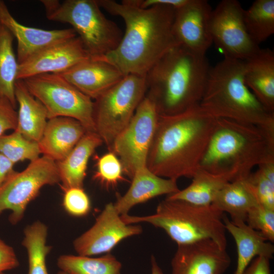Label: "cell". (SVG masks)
Listing matches in <instances>:
<instances>
[{
    "instance_id": "6da1fadb",
    "label": "cell",
    "mask_w": 274,
    "mask_h": 274,
    "mask_svg": "<svg viewBox=\"0 0 274 274\" xmlns=\"http://www.w3.org/2000/svg\"><path fill=\"white\" fill-rule=\"evenodd\" d=\"M99 7L122 18L125 30L118 46L100 59L124 75L145 76L166 52L179 45L173 31L176 9L155 6L147 9L133 0H97Z\"/></svg>"
},
{
    "instance_id": "7a4b0ae2",
    "label": "cell",
    "mask_w": 274,
    "mask_h": 274,
    "mask_svg": "<svg viewBox=\"0 0 274 274\" xmlns=\"http://www.w3.org/2000/svg\"><path fill=\"white\" fill-rule=\"evenodd\" d=\"M217 119L199 105L173 115L159 114L147 167L165 178H192L199 168Z\"/></svg>"
},
{
    "instance_id": "3957f363",
    "label": "cell",
    "mask_w": 274,
    "mask_h": 274,
    "mask_svg": "<svg viewBox=\"0 0 274 274\" xmlns=\"http://www.w3.org/2000/svg\"><path fill=\"white\" fill-rule=\"evenodd\" d=\"M206 54L177 45L166 52L145 75V96L161 115H173L199 104L210 69Z\"/></svg>"
},
{
    "instance_id": "277c9868",
    "label": "cell",
    "mask_w": 274,
    "mask_h": 274,
    "mask_svg": "<svg viewBox=\"0 0 274 274\" xmlns=\"http://www.w3.org/2000/svg\"><path fill=\"white\" fill-rule=\"evenodd\" d=\"M274 161V134L250 124L218 118L199 168L246 178L255 167Z\"/></svg>"
},
{
    "instance_id": "5b68a950",
    "label": "cell",
    "mask_w": 274,
    "mask_h": 274,
    "mask_svg": "<svg viewBox=\"0 0 274 274\" xmlns=\"http://www.w3.org/2000/svg\"><path fill=\"white\" fill-rule=\"evenodd\" d=\"M244 60L224 58L210 67L199 106L216 118L257 126L274 134V113L246 85Z\"/></svg>"
},
{
    "instance_id": "8992f818",
    "label": "cell",
    "mask_w": 274,
    "mask_h": 274,
    "mask_svg": "<svg viewBox=\"0 0 274 274\" xmlns=\"http://www.w3.org/2000/svg\"><path fill=\"white\" fill-rule=\"evenodd\" d=\"M127 224L145 222L163 230L178 246L210 239L226 249L223 213L212 204L201 206L165 198L146 216L121 215Z\"/></svg>"
},
{
    "instance_id": "52a82bcc",
    "label": "cell",
    "mask_w": 274,
    "mask_h": 274,
    "mask_svg": "<svg viewBox=\"0 0 274 274\" xmlns=\"http://www.w3.org/2000/svg\"><path fill=\"white\" fill-rule=\"evenodd\" d=\"M41 2L48 20L72 26L91 58H101L120 43L123 36L121 30L105 16L97 0Z\"/></svg>"
},
{
    "instance_id": "ba28073f",
    "label": "cell",
    "mask_w": 274,
    "mask_h": 274,
    "mask_svg": "<svg viewBox=\"0 0 274 274\" xmlns=\"http://www.w3.org/2000/svg\"><path fill=\"white\" fill-rule=\"evenodd\" d=\"M146 90L145 76L127 75L93 101L95 131L109 152L116 138L130 122Z\"/></svg>"
},
{
    "instance_id": "9c48e42d",
    "label": "cell",
    "mask_w": 274,
    "mask_h": 274,
    "mask_svg": "<svg viewBox=\"0 0 274 274\" xmlns=\"http://www.w3.org/2000/svg\"><path fill=\"white\" fill-rule=\"evenodd\" d=\"M23 80L29 92L45 107L48 119L64 117L79 121L87 132H95L93 101L58 74H44Z\"/></svg>"
},
{
    "instance_id": "30bf717a",
    "label": "cell",
    "mask_w": 274,
    "mask_h": 274,
    "mask_svg": "<svg viewBox=\"0 0 274 274\" xmlns=\"http://www.w3.org/2000/svg\"><path fill=\"white\" fill-rule=\"evenodd\" d=\"M59 182L55 161L43 156L30 161L25 169L14 170L0 184V214L10 211V222L18 223L42 187Z\"/></svg>"
},
{
    "instance_id": "8fae6325",
    "label": "cell",
    "mask_w": 274,
    "mask_h": 274,
    "mask_svg": "<svg viewBox=\"0 0 274 274\" xmlns=\"http://www.w3.org/2000/svg\"><path fill=\"white\" fill-rule=\"evenodd\" d=\"M159 114L155 103L145 96L114 142L111 152L119 157L123 173L131 179L137 169L147 166Z\"/></svg>"
},
{
    "instance_id": "7c38bea8",
    "label": "cell",
    "mask_w": 274,
    "mask_h": 274,
    "mask_svg": "<svg viewBox=\"0 0 274 274\" xmlns=\"http://www.w3.org/2000/svg\"><path fill=\"white\" fill-rule=\"evenodd\" d=\"M244 11L237 0H223L212 10L210 22L212 42L224 57L245 60L260 48L247 30Z\"/></svg>"
},
{
    "instance_id": "4fadbf2b",
    "label": "cell",
    "mask_w": 274,
    "mask_h": 274,
    "mask_svg": "<svg viewBox=\"0 0 274 274\" xmlns=\"http://www.w3.org/2000/svg\"><path fill=\"white\" fill-rule=\"evenodd\" d=\"M140 225L127 224L122 219L114 203L107 204L93 225L73 242L78 255L92 256L110 253L120 242L140 234Z\"/></svg>"
},
{
    "instance_id": "5bb4252c",
    "label": "cell",
    "mask_w": 274,
    "mask_h": 274,
    "mask_svg": "<svg viewBox=\"0 0 274 274\" xmlns=\"http://www.w3.org/2000/svg\"><path fill=\"white\" fill-rule=\"evenodd\" d=\"M212 10L206 0H188L175 10L173 31L179 45L206 54L213 44L210 30Z\"/></svg>"
},
{
    "instance_id": "9a60e30c",
    "label": "cell",
    "mask_w": 274,
    "mask_h": 274,
    "mask_svg": "<svg viewBox=\"0 0 274 274\" xmlns=\"http://www.w3.org/2000/svg\"><path fill=\"white\" fill-rule=\"evenodd\" d=\"M90 58L77 36L51 45L19 64L17 80L44 74H60Z\"/></svg>"
},
{
    "instance_id": "2e32d148",
    "label": "cell",
    "mask_w": 274,
    "mask_h": 274,
    "mask_svg": "<svg viewBox=\"0 0 274 274\" xmlns=\"http://www.w3.org/2000/svg\"><path fill=\"white\" fill-rule=\"evenodd\" d=\"M231 263L226 249L210 239L178 246L172 274H223Z\"/></svg>"
},
{
    "instance_id": "e0dca14e",
    "label": "cell",
    "mask_w": 274,
    "mask_h": 274,
    "mask_svg": "<svg viewBox=\"0 0 274 274\" xmlns=\"http://www.w3.org/2000/svg\"><path fill=\"white\" fill-rule=\"evenodd\" d=\"M0 22L17 40V59L19 64L51 45L77 36L72 28L46 30L21 24L13 17L4 2L1 0Z\"/></svg>"
},
{
    "instance_id": "ac0fdd59",
    "label": "cell",
    "mask_w": 274,
    "mask_h": 274,
    "mask_svg": "<svg viewBox=\"0 0 274 274\" xmlns=\"http://www.w3.org/2000/svg\"><path fill=\"white\" fill-rule=\"evenodd\" d=\"M58 75L94 100L125 76L109 62L91 58Z\"/></svg>"
},
{
    "instance_id": "d6986e66",
    "label": "cell",
    "mask_w": 274,
    "mask_h": 274,
    "mask_svg": "<svg viewBox=\"0 0 274 274\" xmlns=\"http://www.w3.org/2000/svg\"><path fill=\"white\" fill-rule=\"evenodd\" d=\"M131 180V185L126 193L113 203L121 216L128 214L137 204L158 196L169 195L180 190L177 180L158 176L147 166L137 169Z\"/></svg>"
},
{
    "instance_id": "ffe728a7",
    "label": "cell",
    "mask_w": 274,
    "mask_h": 274,
    "mask_svg": "<svg viewBox=\"0 0 274 274\" xmlns=\"http://www.w3.org/2000/svg\"><path fill=\"white\" fill-rule=\"evenodd\" d=\"M87 132L78 120L59 117L48 119L38 142L43 156L55 162L64 158Z\"/></svg>"
},
{
    "instance_id": "44dd1931",
    "label": "cell",
    "mask_w": 274,
    "mask_h": 274,
    "mask_svg": "<svg viewBox=\"0 0 274 274\" xmlns=\"http://www.w3.org/2000/svg\"><path fill=\"white\" fill-rule=\"evenodd\" d=\"M244 61V80L256 98L271 113H274V53L261 49Z\"/></svg>"
},
{
    "instance_id": "7402d4cb",
    "label": "cell",
    "mask_w": 274,
    "mask_h": 274,
    "mask_svg": "<svg viewBox=\"0 0 274 274\" xmlns=\"http://www.w3.org/2000/svg\"><path fill=\"white\" fill-rule=\"evenodd\" d=\"M103 141L95 132H86L69 154L56 162L63 190L83 188L89 159Z\"/></svg>"
},
{
    "instance_id": "603a6c76",
    "label": "cell",
    "mask_w": 274,
    "mask_h": 274,
    "mask_svg": "<svg viewBox=\"0 0 274 274\" xmlns=\"http://www.w3.org/2000/svg\"><path fill=\"white\" fill-rule=\"evenodd\" d=\"M226 231L232 236L237 249V264L234 274H242L257 256L272 258L274 246L258 231L243 221H232L224 217Z\"/></svg>"
},
{
    "instance_id": "cb8c5ba5",
    "label": "cell",
    "mask_w": 274,
    "mask_h": 274,
    "mask_svg": "<svg viewBox=\"0 0 274 274\" xmlns=\"http://www.w3.org/2000/svg\"><path fill=\"white\" fill-rule=\"evenodd\" d=\"M15 94L19 108L17 126L15 130L28 140L38 143L48 120L47 111L29 92L23 80H17Z\"/></svg>"
},
{
    "instance_id": "d4e9b609",
    "label": "cell",
    "mask_w": 274,
    "mask_h": 274,
    "mask_svg": "<svg viewBox=\"0 0 274 274\" xmlns=\"http://www.w3.org/2000/svg\"><path fill=\"white\" fill-rule=\"evenodd\" d=\"M211 204L223 213H228L231 221L245 222L248 212L259 204L245 179H242L227 183Z\"/></svg>"
},
{
    "instance_id": "484cf974",
    "label": "cell",
    "mask_w": 274,
    "mask_h": 274,
    "mask_svg": "<svg viewBox=\"0 0 274 274\" xmlns=\"http://www.w3.org/2000/svg\"><path fill=\"white\" fill-rule=\"evenodd\" d=\"M185 188L167 195L166 199L180 200L201 206L210 205L222 188L231 180L228 176L199 168Z\"/></svg>"
},
{
    "instance_id": "4316f807",
    "label": "cell",
    "mask_w": 274,
    "mask_h": 274,
    "mask_svg": "<svg viewBox=\"0 0 274 274\" xmlns=\"http://www.w3.org/2000/svg\"><path fill=\"white\" fill-rule=\"evenodd\" d=\"M14 37L0 22V98L8 100L16 109L15 86L19 64L13 48Z\"/></svg>"
},
{
    "instance_id": "83f0119b",
    "label": "cell",
    "mask_w": 274,
    "mask_h": 274,
    "mask_svg": "<svg viewBox=\"0 0 274 274\" xmlns=\"http://www.w3.org/2000/svg\"><path fill=\"white\" fill-rule=\"evenodd\" d=\"M48 232L47 225L39 220L28 225L23 230L22 245L27 254V274H48L46 258L51 247L47 244Z\"/></svg>"
},
{
    "instance_id": "f1b7e54d",
    "label": "cell",
    "mask_w": 274,
    "mask_h": 274,
    "mask_svg": "<svg viewBox=\"0 0 274 274\" xmlns=\"http://www.w3.org/2000/svg\"><path fill=\"white\" fill-rule=\"evenodd\" d=\"M57 265L67 274H120L122 268L120 261L110 253L99 257L62 255Z\"/></svg>"
},
{
    "instance_id": "f546056e",
    "label": "cell",
    "mask_w": 274,
    "mask_h": 274,
    "mask_svg": "<svg viewBox=\"0 0 274 274\" xmlns=\"http://www.w3.org/2000/svg\"><path fill=\"white\" fill-rule=\"evenodd\" d=\"M244 20L249 36L259 46L274 33V0H256L244 10Z\"/></svg>"
},
{
    "instance_id": "4dcf8cb0",
    "label": "cell",
    "mask_w": 274,
    "mask_h": 274,
    "mask_svg": "<svg viewBox=\"0 0 274 274\" xmlns=\"http://www.w3.org/2000/svg\"><path fill=\"white\" fill-rule=\"evenodd\" d=\"M245 178L259 204L274 209V161L258 166Z\"/></svg>"
},
{
    "instance_id": "1f68e13d",
    "label": "cell",
    "mask_w": 274,
    "mask_h": 274,
    "mask_svg": "<svg viewBox=\"0 0 274 274\" xmlns=\"http://www.w3.org/2000/svg\"><path fill=\"white\" fill-rule=\"evenodd\" d=\"M0 153L14 164L25 160L33 161L41 154L38 143L28 140L16 130L0 136Z\"/></svg>"
},
{
    "instance_id": "d6a6232c",
    "label": "cell",
    "mask_w": 274,
    "mask_h": 274,
    "mask_svg": "<svg viewBox=\"0 0 274 274\" xmlns=\"http://www.w3.org/2000/svg\"><path fill=\"white\" fill-rule=\"evenodd\" d=\"M96 168L93 178L107 188L116 186L123 179L121 163L112 152H109L98 159Z\"/></svg>"
},
{
    "instance_id": "836d02e7",
    "label": "cell",
    "mask_w": 274,
    "mask_h": 274,
    "mask_svg": "<svg viewBox=\"0 0 274 274\" xmlns=\"http://www.w3.org/2000/svg\"><path fill=\"white\" fill-rule=\"evenodd\" d=\"M245 222L267 241L274 242V209L258 204L248 213Z\"/></svg>"
},
{
    "instance_id": "e575fe53",
    "label": "cell",
    "mask_w": 274,
    "mask_h": 274,
    "mask_svg": "<svg viewBox=\"0 0 274 274\" xmlns=\"http://www.w3.org/2000/svg\"><path fill=\"white\" fill-rule=\"evenodd\" d=\"M63 191L62 206L68 214L75 217H83L89 213L91 202L83 188L72 187Z\"/></svg>"
},
{
    "instance_id": "d590c367",
    "label": "cell",
    "mask_w": 274,
    "mask_h": 274,
    "mask_svg": "<svg viewBox=\"0 0 274 274\" xmlns=\"http://www.w3.org/2000/svg\"><path fill=\"white\" fill-rule=\"evenodd\" d=\"M17 126V112L7 100L0 98V136L8 130H15Z\"/></svg>"
},
{
    "instance_id": "8d00e7d4",
    "label": "cell",
    "mask_w": 274,
    "mask_h": 274,
    "mask_svg": "<svg viewBox=\"0 0 274 274\" xmlns=\"http://www.w3.org/2000/svg\"><path fill=\"white\" fill-rule=\"evenodd\" d=\"M19 265L14 249L0 239V272L15 268Z\"/></svg>"
},
{
    "instance_id": "74e56055",
    "label": "cell",
    "mask_w": 274,
    "mask_h": 274,
    "mask_svg": "<svg viewBox=\"0 0 274 274\" xmlns=\"http://www.w3.org/2000/svg\"><path fill=\"white\" fill-rule=\"evenodd\" d=\"M269 260L264 256L256 257L242 274H271Z\"/></svg>"
},
{
    "instance_id": "f35d334b",
    "label": "cell",
    "mask_w": 274,
    "mask_h": 274,
    "mask_svg": "<svg viewBox=\"0 0 274 274\" xmlns=\"http://www.w3.org/2000/svg\"><path fill=\"white\" fill-rule=\"evenodd\" d=\"M139 7L147 9L155 6H168L178 9L188 0H133Z\"/></svg>"
},
{
    "instance_id": "ab89813d",
    "label": "cell",
    "mask_w": 274,
    "mask_h": 274,
    "mask_svg": "<svg viewBox=\"0 0 274 274\" xmlns=\"http://www.w3.org/2000/svg\"><path fill=\"white\" fill-rule=\"evenodd\" d=\"M14 164L7 157L0 153V184L14 171L13 169Z\"/></svg>"
},
{
    "instance_id": "60d3db41",
    "label": "cell",
    "mask_w": 274,
    "mask_h": 274,
    "mask_svg": "<svg viewBox=\"0 0 274 274\" xmlns=\"http://www.w3.org/2000/svg\"><path fill=\"white\" fill-rule=\"evenodd\" d=\"M151 274H164L154 256L151 258Z\"/></svg>"
},
{
    "instance_id": "b9f144b4",
    "label": "cell",
    "mask_w": 274,
    "mask_h": 274,
    "mask_svg": "<svg viewBox=\"0 0 274 274\" xmlns=\"http://www.w3.org/2000/svg\"><path fill=\"white\" fill-rule=\"evenodd\" d=\"M57 274H67V273H66V272H64V271H61V270H60L59 271H58V272H57Z\"/></svg>"
},
{
    "instance_id": "7bdbcfd3",
    "label": "cell",
    "mask_w": 274,
    "mask_h": 274,
    "mask_svg": "<svg viewBox=\"0 0 274 274\" xmlns=\"http://www.w3.org/2000/svg\"><path fill=\"white\" fill-rule=\"evenodd\" d=\"M0 274H6L4 272H0Z\"/></svg>"
}]
</instances>
